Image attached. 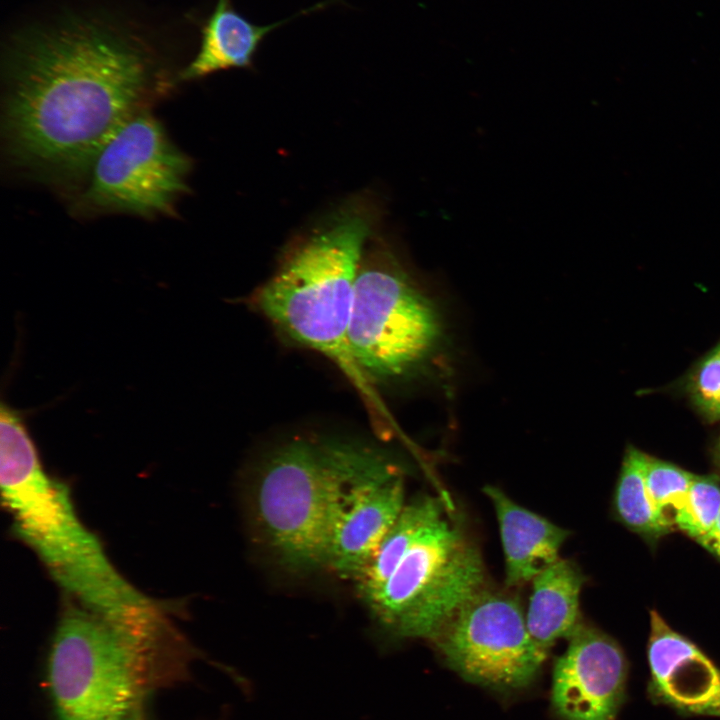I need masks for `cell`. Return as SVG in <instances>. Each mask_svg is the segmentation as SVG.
<instances>
[{
	"instance_id": "obj_9",
	"label": "cell",
	"mask_w": 720,
	"mask_h": 720,
	"mask_svg": "<svg viewBox=\"0 0 720 720\" xmlns=\"http://www.w3.org/2000/svg\"><path fill=\"white\" fill-rule=\"evenodd\" d=\"M189 169L160 123L140 109L97 154L82 202L97 211L169 214L187 190Z\"/></svg>"
},
{
	"instance_id": "obj_22",
	"label": "cell",
	"mask_w": 720,
	"mask_h": 720,
	"mask_svg": "<svg viewBox=\"0 0 720 720\" xmlns=\"http://www.w3.org/2000/svg\"><path fill=\"white\" fill-rule=\"evenodd\" d=\"M718 451H719V453H718V456H719V460H720V442H719V448H718Z\"/></svg>"
},
{
	"instance_id": "obj_14",
	"label": "cell",
	"mask_w": 720,
	"mask_h": 720,
	"mask_svg": "<svg viewBox=\"0 0 720 720\" xmlns=\"http://www.w3.org/2000/svg\"><path fill=\"white\" fill-rule=\"evenodd\" d=\"M584 575L568 559L558 558L532 580L525 614L528 631L547 651L558 639H569L581 625L579 598Z\"/></svg>"
},
{
	"instance_id": "obj_16",
	"label": "cell",
	"mask_w": 720,
	"mask_h": 720,
	"mask_svg": "<svg viewBox=\"0 0 720 720\" xmlns=\"http://www.w3.org/2000/svg\"><path fill=\"white\" fill-rule=\"evenodd\" d=\"M443 512L441 501L431 496H420L405 504L367 565L353 581L362 601L383 586L421 530Z\"/></svg>"
},
{
	"instance_id": "obj_5",
	"label": "cell",
	"mask_w": 720,
	"mask_h": 720,
	"mask_svg": "<svg viewBox=\"0 0 720 720\" xmlns=\"http://www.w3.org/2000/svg\"><path fill=\"white\" fill-rule=\"evenodd\" d=\"M441 338L437 309L395 256L384 249L364 252L348 330L351 356L364 377L408 373L433 354Z\"/></svg>"
},
{
	"instance_id": "obj_20",
	"label": "cell",
	"mask_w": 720,
	"mask_h": 720,
	"mask_svg": "<svg viewBox=\"0 0 720 720\" xmlns=\"http://www.w3.org/2000/svg\"><path fill=\"white\" fill-rule=\"evenodd\" d=\"M690 389L704 416L720 420V343L697 366Z\"/></svg>"
},
{
	"instance_id": "obj_4",
	"label": "cell",
	"mask_w": 720,
	"mask_h": 720,
	"mask_svg": "<svg viewBox=\"0 0 720 720\" xmlns=\"http://www.w3.org/2000/svg\"><path fill=\"white\" fill-rule=\"evenodd\" d=\"M485 587L477 546L443 512L421 530L388 580L363 602L391 637L434 642Z\"/></svg>"
},
{
	"instance_id": "obj_15",
	"label": "cell",
	"mask_w": 720,
	"mask_h": 720,
	"mask_svg": "<svg viewBox=\"0 0 720 720\" xmlns=\"http://www.w3.org/2000/svg\"><path fill=\"white\" fill-rule=\"evenodd\" d=\"M277 26L255 25L232 9L228 0H219L203 30L199 53L182 71L181 79L249 65L264 36Z\"/></svg>"
},
{
	"instance_id": "obj_19",
	"label": "cell",
	"mask_w": 720,
	"mask_h": 720,
	"mask_svg": "<svg viewBox=\"0 0 720 720\" xmlns=\"http://www.w3.org/2000/svg\"><path fill=\"white\" fill-rule=\"evenodd\" d=\"M720 515V485L713 475H694L686 504L675 518V527L698 540Z\"/></svg>"
},
{
	"instance_id": "obj_21",
	"label": "cell",
	"mask_w": 720,
	"mask_h": 720,
	"mask_svg": "<svg viewBox=\"0 0 720 720\" xmlns=\"http://www.w3.org/2000/svg\"><path fill=\"white\" fill-rule=\"evenodd\" d=\"M697 542L720 559V515L713 527Z\"/></svg>"
},
{
	"instance_id": "obj_10",
	"label": "cell",
	"mask_w": 720,
	"mask_h": 720,
	"mask_svg": "<svg viewBox=\"0 0 720 720\" xmlns=\"http://www.w3.org/2000/svg\"><path fill=\"white\" fill-rule=\"evenodd\" d=\"M433 643L461 677L499 692L528 687L547 656L531 637L518 599L488 586L455 615Z\"/></svg>"
},
{
	"instance_id": "obj_17",
	"label": "cell",
	"mask_w": 720,
	"mask_h": 720,
	"mask_svg": "<svg viewBox=\"0 0 720 720\" xmlns=\"http://www.w3.org/2000/svg\"><path fill=\"white\" fill-rule=\"evenodd\" d=\"M650 456L627 448L615 490V508L622 522L647 538H658L673 530L655 509L646 488L645 475Z\"/></svg>"
},
{
	"instance_id": "obj_1",
	"label": "cell",
	"mask_w": 720,
	"mask_h": 720,
	"mask_svg": "<svg viewBox=\"0 0 720 720\" xmlns=\"http://www.w3.org/2000/svg\"><path fill=\"white\" fill-rule=\"evenodd\" d=\"M148 83L143 55L101 27L75 24L33 42L15 60L4 109L22 165L82 176L138 110Z\"/></svg>"
},
{
	"instance_id": "obj_11",
	"label": "cell",
	"mask_w": 720,
	"mask_h": 720,
	"mask_svg": "<svg viewBox=\"0 0 720 720\" xmlns=\"http://www.w3.org/2000/svg\"><path fill=\"white\" fill-rule=\"evenodd\" d=\"M555 662L551 704L561 720H616L625 701L626 656L609 635L583 622Z\"/></svg>"
},
{
	"instance_id": "obj_7",
	"label": "cell",
	"mask_w": 720,
	"mask_h": 720,
	"mask_svg": "<svg viewBox=\"0 0 720 720\" xmlns=\"http://www.w3.org/2000/svg\"><path fill=\"white\" fill-rule=\"evenodd\" d=\"M148 676L108 624L74 603L64 610L48 659L58 720H138Z\"/></svg>"
},
{
	"instance_id": "obj_3",
	"label": "cell",
	"mask_w": 720,
	"mask_h": 720,
	"mask_svg": "<svg viewBox=\"0 0 720 720\" xmlns=\"http://www.w3.org/2000/svg\"><path fill=\"white\" fill-rule=\"evenodd\" d=\"M371 227L367 211L344 209L289 254L253 302L281 333L332 360L375 401L348 343L355 282Z\"/></svg>"
},
{
	"instance_id": "obj_13",
	"label": "cell",
	"mask_w": 720,
	"mask_h": 720,
	"mask_svg": "<svg viewBox=\"0 0 720 720\" xmlns=\"http://www.w3.org/2000/svg\"><path fill=\"white\" fill-rule=\"evenodd\" d=\"M483 492L490 499L499 524L506 587L532 581L560 558L559 551L569 531L517 504L498 487L487 485Z\"/></svg>"
},
{
	"instance_id": "obj_8",
	"label": "cell",
	"mask_w": 720,
	"mask_h": 720,
	"mask_svg": "<svg viewBox=\"0 0 720 720\" xmlns=\"http://www.w3.org/2000/svg\"><path fill=\"white\" fill-rule=\"evenodd\" d=\"M330 536L325 568L354 581L405 502L404 472L381 450L328 439Z\"/></svg>"
},
{
	"instance_id": "obj_6",
	"label": "cell",
	"mask_w": 720,
	"mask_h": 720,
	"mask_svg": "<svg viewBox=\"0 0 720 720\" xmlns=\"http://www.w3.org/2000/svg\"><path fill=\"white\" fill-rule=\"evenodd\" d=\"M257 530L292 572L325 568L330 536L328 439L296 437L263 462L251 496Z\"/></svg>"
},
{
	"instance_id": "obj_12",
	"label": "cell",
	"mask_w": 720,
	"mask_h": 720,
	"mask_svg": "<svg viewBox=\"0 0 720 720\" xmlns=\"http://www.w3.org/2000/svg\"><path fill=\"white\" fill-rule=\"evenodd\" d=\"M649 698L686 716L720 718V667L651 612L647 646Z\"/></svg>"
},
{
	"instance_id": "obj_18",
	"label": "cell",
	"mask_w": 720,
	"mask_h": 720,
	"mask_svg": "<svg viewBox=\"0 0 720 720\" xmlns=\"http://www.w3.org/2000/svg\"><path fill=\"white\" fill-rule=\"evenodd\" d=\"M693 477L672 463L649 458L645 475L648 495L657 512L673 527L686 504Z\"/></svg>"
},
{
	"instance_id": "obj_2",
	"label": "cell",
	"mask_w": 720,
	"mask_h": 720,
	"mask_svg": "<svg viewBox=\"0 0 720 720\" xmlns=\"http://www.w3.org/2000/svg\"><path fill=\"white\" fill-rule=\"evenodd\" d=\"M0 482L16 535L72 603L108 624L143 660L155 661L177 636L168 610L118 571L78 516L69 487L44 468L24 414L0 406Z\"/></svg>"
}]
</instances>
